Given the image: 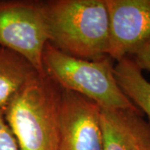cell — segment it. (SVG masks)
Here are the masks:
<instances>
[{
	"instance_id": "6da1fadb",
	"label": "cell",
	"mask_w": 150,
	"mask_h": 150,
	"mask_svg": "<svg viewBox=\"0 0 150 150\" xmlns=\"http://www.w3.org/2000/svg\"><path fill=\"white\" fill-rule=\"evenodd\" d=\"M63 89L37 73L8 103L4 115L19 150H59Z\"/></svg>"
},
{
	"instance_id": "7a4b0ae2",
	"label": "cell",
	"mask_w": 150,
	"mask_h": 150,
	"mask_svg": "<svg viewBox=\"0 0 150 150\" xmlns=\"http://www.w3.org/2000/svg\"><path fill=\"white\" fill-rule=\"evenodd\" d=\"M49 41L61 52L79 59L108 56L109 18L105 0L45 2Z\"/></svg>"
},
{
	"instance_id": "3957f363",
	"label": "cell",
	"mask_w": 150,
	"mask_h": 150,
	"mask_svg": "<svg viewBox=\"0 0 150 150\" xmlns=\"http://www.w3.org/2000/svg\"><path fill=\"white\" fill-rule=\"evenodd\" d=\"M113 67L108 56L97 60L79 59L49 43L43 50V72L62 89L74 92L102 109H139L118 86Z\"/></svg>"
},
{
	"instance_id": "277c9868",
	"label": "cell",
	"mask_w": 150,
	"mask_h": 150,
	"mask_svg": "<svg viewBox=\"0 0 150 150\" xmlns=\"http://www.w3.org/2000/svg\"><path fill=\"white\" fill-rule=\"evenodd\" d=\"M49 41L45 2L0 0V46L23 56L43 73V54Z\"/></svg>"
},
{
	"instance_id": "5b68a950",
	"label": "cell",
	"mask_w": 150,
	"mask_h": 150,
	"mask_svg": "<svg viewBox=\"0 0 150 150\" xmlns=\"http://www.w3.org/2000/svg\"><path fill=\"white\" fill-rule=\"evenodd\" d=\"M109 18L108 56L132 57L150 41V0H105Z\"/></svg>"
},
{
	"instance_id": "8992f818",
	"label": "cell",
	"mask_w": 150,
	"mask_h": 150,
	"mask_svg": "<svg viewBox=\"0 0 150 150\" xmlns=\"http://www.w3.org/2000/svg\"><path fill=\"white\" fill-rule=\"evenodd\" d=\"M100 113L94 102L63 89L59 150H103Z\"/></svg>"
},
{
	"instance_id": "52a82bcc",
	"label": "cell",
	"mask_w": 150,
	"mask_h": 150,
	"mask_svg": "<svg viewBox=\"0 0 150 150\" xmlns=\"http://www.w3.org/2000/svg\"><path fill=\"white\" fill-rule=\"evenodd\" d=\"M103 150H150V123L139 109H102Z\"/></svg>"
},
{
	"instance_id": "ba28073f",
	"label": "cell",
	"mask_w": 150,
	"mask_h": 150,
	"mask_svg": "<svg viewBox=\"0 0 150 150\" xmlns=\"http://www.w3.org/2000/svg\"><path fill=\"white\" fill-rule=\"evenodd\" d=\"M38 72L27 59L0 46V110L4 111L13 96Z\"/></svg>"
},
{
	"instance_id": "9c48e42d",
	"label": "cell",
	"mask_w": 150,
	"mask_h": 150,
	"mask_svg": "<svg viewBox=\"0 0 150 150\" xmlns=\"http://www.w3.org/2000/svg\"><path fill=\"white\" fill-rule=\"evenodd\" d=\"M130 57L116 62L113 73L121 90L131 102L145 113L150 123V82Z\"/></svg>"
},
{
	"instance_id": "30bf717a",
	"label": "cell",
	"mask_w": 150,
	"mask_h": 150,
	"mask_svg": "<svg viewBox=\"0 0 150 150\" xmlns=\"http://www.w3.org/2000/svg\"><path fill=\"white\" fill-rule=\"evenodd\" d=\"M0 150H19L15 138L0 110Z\"/></svg>"
},
{
	"instance_id": "8fae6325",
	"label": "cell",
	"mask_w": 150,
	"mask_h": 150,
	"mask_svg": "<svg viewBox=\"0 0 150 150\" xmlns=\"http://www.w3.org/2000/svg\"><path fill=\"white\" fill-rule=\"evenodd\" d=\"M130 58L142 71L147 70L150 72V41Z\"/></svg>"
}]
</instances>
